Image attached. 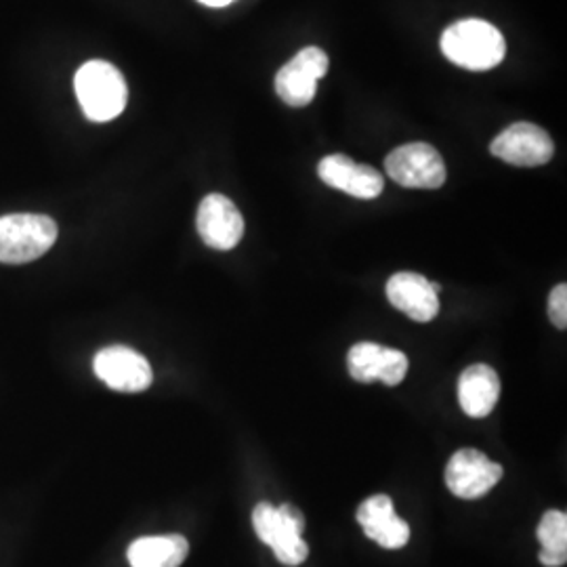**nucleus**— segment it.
Masks as SVG:
<instances>
[{
    "instance_id": "1",
    "label": "nucleus",
    "mask_w": 567,
    "mask_h": 567,
    "mask_svg": "<svg viewBox=\"0 0 567 567\" xmlns=\"http://www.w3.org/2000/svg\"><path fill=\"white\" fill-rule=\"evenodd\" d=\"M442 51L458 68L486 72L505 60L507 42L501 30L484 20L452 23L442 34Z\"/></svg>"
},
{
    "instance_id": "2",
    "label": "nucleus",
    "mask_w": 567,
    "mask_h": 567,
    "mask_svg": "<svg viewBox=\"0 0 567 567\" xmlns=\"http://www.w3.org/2000/svg\"><path fill=\"white\" fill-rule=\"evenodd\" d=\"M74 86L82 112L89 121H114L126 107V81L121 70L107 61H86L76 72Z\"/></svg>"
},
{
    "instance_id": "3",
    "label": "nucleus",
    "mask_w": 567,
    "mask_h": 567,
    "mask_svg": "<svg viewBox=\"0 0 567 567\" xmlns=\"http://www.w3.org/2000/svg\"><path fill=\"white\" fill-rule=\"evenodd\" d=\"M252 527L284 566H301L307 559L309 547L303 540L305 517L299 508L259 503L252 511Z\"/></svg>"
},
{
    "instance_id": "4",
    "label": "nucleus",
    "mask_w": 567,
    "mask_h": 567,
    "mask_svg": "<svg viewBox=\"0 0 567 567\" xmlns=\"http://www.w3.org/2000/svg\"><path fill=\"white\" fill-rule=\"evenodd\" d=\"M58 240V224L44 215L0 217V264L23 265L41 259Z\"/></svg>"
},
{
    "instance_id": "5",
    "label": "nucleus",
    "mask_w": 567,
    "mask_h": 567,
    "mask_svg": "<svg viewBox=\"0 0 567 567\" xmlns=\"http://www.w3.org/2000/svg\"><path fill=\"white\" fill-rule=\"evenodd\" d=\"M386 175L412 189H437L446 183V164L442 154L429 143H405L385 158Z\"/></svg>"
},
{
    "instance_id": "6",
    "label": "nucleus",
    "mask_w": 567,
    "mask_h": 567,
    "mask_svg": "<svg viewBox=\"0 0 567 567\" xmlns=\"http://www.w3.org/2000/svg\"><path fill=\"white\" fill-rule=\"evenodd\" d=\"M328 55L318 47H305L282 65L276 76V91L286 105L305 107L318 93V81L328 74Z\"/></svg>"
},
{
    "instance_id": "7",
    "label": "nucleus",
    "mask_w": 567,
    "mask_h": 567,
    "mask_svg": "<svg viewBox=\"0 0 567 567\" xmlns=\"http://www.w3.org/2000/svg\"><path fill=\"white\" fill-rule=\"evenodd\" d=\"M489 152L513 166L534 168L553 158L555 143L545 128L532 122H515L492 142Z\"/></svg>"
},
{
    "instance_id": "8",
    "label": "nucleus",
    "mask_w": 567,
    "mask_h": 567,
    "mask_svg": "<svg viewBox=\"0 0 567 567\" xmlns=\"http://www.w3.org/2000/svg\"><path fill=\"white\" fill-rule=\"evenodd\" d=\"M505 475V468L492 463L484 452L466 447L458 450L446 466V486L458 498L475 501L486 496Z\"/></svg>"
},
{
    "instance_id": "9",
    "label": "nucleus",
    "mask_w": 567,
    "mask_h": 567,
    "mask_svg": "<svg viewBox=\"0 0 567 567\" xmlns=\"http://www.w3.org/2000/svg\"><path fill=\"white\" fill-rule=\"evenodd\" d=\"M95 374L105 385L122 393H142L154 381L152 365L131 347L112 344L95 355Z\"/></svg>"
},
{
    "instance_id": "10",
    "label": "nucleus",
    "mask_w": 567,
    "mask_h": 567,
    "mask_svg": "<svg viewBox=\"0 0 567 567\" xmlns=\"http://www.w3.org/2000/svg\"><path fill=\"white\" fill-rule=\"evenodd\" d=\"M408 358L400 349L383 344L358 343L349 349L347 368L358 383L381 381L386 386H398L408 374Z\"/></svg>"
},
{
    "instance_id": "11",
    "label": "nucleus",
    "mask_w": 567,
    "mask_h": 567,
    "mask_svg": "<svg viewBox=\"0 0 567 567\" xmlns=\"http://www.w3.org/2000/svg\"><path fill=\"white\" fill-rule=\"evenodd\" d=\"M196 227L206 246L215 250H231L243 240V213L224 194H210L198 206Z\"/></svg>"
},
{
    "instance_id": "12",
    "label": "nucleus",
    "mask_w": 567,
    "mask_h": 567,
    "mask_svg": "<svg viewBox=\"0 0 567 567\" xmlns=\"http://www.w3.org/2000/svg\"><path fill=\"white\" fill-rule=\"evenodd\" d=\"M318 175L326 185L360 200L379 198L385 187V179L377 168L358 164L343 154H332L320 161Z\"/></svg>"
},
{
    "instance_id": "13",
    "label": "nucleus",
    "mask_w": 567,
    "mask_h": 567,
    "mask_svg": "<svg viewBox=\"0 0 567 567\" xmlns=\"http://www.w3.org/2000/svg\"><path fill=\"white\" fill-rule=\"evenodd\" d=\"M386 299L414 322H431L440 313L437 292L425 276L414 271H400L386 282Z\"/></svg>"
},
{
    "instance_id": "14",
    "label": "nucleus",
    "mask_w": 567,
    "mask_h": 567,
    "mask_svg": "<svg viewBox=\"0 0 567 567\" xmlns=\"http://www.w3.org/2000/svg\"><path fill=\"white\" fill-rule=\"evenodd\" d=\"M355 517L365 536L383 548H402L410 540V526L398 517L393 501L385 494L370 496L358 507Z\"/></svg>"
},
{
    "instance_id": "15",
    "label": "nucleus",
    "mask_w": 567,
    "mask_h": 567,
    "mask_svg": "<svg viewBox=\"0 0 567 567\" xmlns=\"http://www.w3.org/2000/svg\"><path fill=\"white\" fill-rule=\"evenodd\" d=\"M501 379L494 368L473 364L458 379V404L466 416L486 419L498 404Z\"/></svg>"
},
{
    "instance_id": "16",
    "label": "nucleus",
    "mask_w": 567,
    "mask_h": 567,
    "mask_svg": "<svg viewBox=\"0 0 567 567\" xmlns=\"http://www.w3.org/2000/svg\"><path fill=\"white\" fill-rule=\"evenodd\" d=\"M189 553V543L179 534L145 536L128 547L131 567H179Z\"/></svg>"
},
{
    "instance_id": "17",
    "label": "nucleus",
    "mask_w": 567,
    "mask_h": 567,
    "mask_svg": "<svg viewBox=\"0 0 567 567\" xmlns=\"http://www.w3.org/2000/svg\"><path fill=\"white\" fill-rule=\"evenodd\" d=\"M540 564L547 567L566 566L567 561V515L564 511H547L538 524Z\"/></svg>"
},
{
    "instance_id": "18",
    "label": "nucleus",
    "mask_w": 567,
    "mask_h": 567,
    "mask_svg": "<svg viewBox=\"0 0 567 567\" xmlns=\"http://www.w3.org/2000/svg\"><path fill=\"white\" fill-rule=\"evenodd\" d=\"M548 318L555 328L566 330L567 328V286L566 284H557L550 290L548 297Z\"/></svg>"
},
{
    "instance_id": "19",
    "label": "nucleus",
    "mask_w": 567,
    "mask_h": 567,
    "mask_svg": "<svg viewBox=\"0 0 567 567\" xmlns=\"http://www.w3.org/2000/svg\"><path fill=\"white\" fill-rule=\"evenodd\" d=\"M198 2H203L206 7H215V9H219V7H227V4H231L234 0H198Z\"/></svg>"
}]
</instances>
